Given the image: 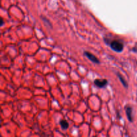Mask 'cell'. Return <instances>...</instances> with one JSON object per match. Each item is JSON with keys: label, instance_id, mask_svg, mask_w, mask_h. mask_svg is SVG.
Returning <instances> with one entry per match:
<instances>
[{"label": "cell", "instance_id": "cell-1", "mask_svg": "<svg viewBox=\"0 0 137 137\" xmlns=\"http://www.w3.org/2000/svg\"><path fill=\"white\" fill-rule=\"evenodd\" d=\"M110 48L115 52H120L123 50L124 44L123 43L119 40H112L110 44Z\"/></svg>", "mask_w": 137, "mask_h": 137}, {"label": "cell", "instance_id": "cell-2", "mask_svg": "<svg viewBox=\"0 0 137 137\" xmlns=\"http://www.w3.org/2000/svg\"><path fill=\"white\" fill-rule=\"evenodd\" d=\"M84 55L86 56L87 58H88L89 60H91L92 62H94V63H96V64H100V61L98 58L94 56L92 54H91L88 52H84Z\"/></svg>", "mask_w": 137, "mask_h": 137}, {"label": "cell", "instance_id": "cell-3", "mask_svg": "<svg viewBox=\"0 0 137 137\" xmlns=\"http://www.w3.org/2000/svg\"><path fill=\"white\" fill-rule=\"evenodd\" d=\"M95 85L99 88H104L108 84V81L106 79H96L94 80Z\"/></svg>", "mask_w": 137, "mask_h": 137}, {"label": "cell", "instance_id": "cell-4", "mask_svg": "<svg viewBox=\"0 0 137 137\" xmlns=\"http://www.w3.org/2000/svg\"><path fill=\"white\" fill-rule=\"evenodd\" d=\"M132 108L130 106H127L126 108V113L127 115V118L130 122H132Z\"/></svg>", "mask_w": 137, "mask_h": 137}, {"label": "cell", "instance_id": "cell-5", "mask_svg": "<svg viewBox=\"0 0 137 137\" xmlns=\"http://www.w3.org/2000/svg\"><path fill=\"white\" fill-rule=\"evenodd\" d=\"M60 125H61L63 129H67L68 126H69V124H68V122L66 120H62L60 121Z\"/></svg>", "mask_w": 137, "mask_h": 137}, {"label": "cell", "instance_id": "cell-6", "mask_svg": "<svg viewBox=\"0 0 137 137\" xmlns=\"http://www.w3.org/2000/svg\"><path fill=\"white\" fill-rule=\"evenodd\" d=\"M117 75H118V77H119V79H120V81H121L122 83V84H123V85L124 86H125V87H128L127 83H126V82L125 80H124V79L121 76H120V74H118Z\"/></svg>", "mask_w": 137, "mask_h": 137}, {"label": "cell", "instance_id": "cell-7", "mask_svg": "<svg viewBox=\"0 0 137 137\" xmlns=\"http://www.w3.org/2000/svg\"><path fill=\"white\" fill-rule=\"evenodd\" d=\"M4 24V21H3V19H2V23H1V25H3Z\"/></svg>", "mask_w": 137, "mask_h": 137}]
</instances>
